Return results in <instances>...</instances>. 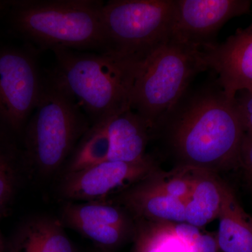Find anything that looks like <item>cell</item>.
Returning <instances> with one entry per match:
<instances>
[{
    "instance_id": "6da1fadb",
    "label": "cell",
    "mask_w": 252,
    "mask_h": 252,
    "mask_svg": "<svg viewBox=\"0 0 252 252\" xmlns=\"http://www.w3.org/2000/svg\"><path fill=\"white\" fill-rule=\"evenodd\" d=\"M177 165L216 173L238 165L245 130L234 99L207 86L185 94L156 130Z\"/></svg>"
},
{
    "instance_id": "7a4b0ae2",
    "label": "cell",
    "mask_w": 252,
    "mask_h": 252,
    "mask_svg": "<svg viewBox=\"0 0 252 252\" xmlns=\"http://www.w3.org/2000/svg\"><path fill=\"white\" fill-rule=\"evenodd\" d=\"M53 51L57 65L51 77L93 122L131 109L134 88L143 61L107 51Z\"/></svg>"
},
{
    "instance_id": "3957f363",
    "label": "cell",
    "mask_w": 252,
    "mask_h": 252,
    "mask_svg": "<svg viewBox=\"0 0 252 252\" xmlns=\"http://www.w3.org/2000/svg\"><path fill=\"white\" fill-rule=\"evenodd\" d=\"M94 0L9 1L13 29L42 49H105L102 10Z\"/></svg>"
},
{
    "instance_id": "277c9868",
    "label": "cell",
    "mask_w": 252,
    "mask_h": 252,
    "mask_svg": "<svg viewBox=\"0 0 252 252\" xmlns=\"http://www.w3.org/2000/svg\"><path fill=\"white\" fill-rule=\"evenodd\" d=\"M74 99L52 77L44 79L38 103L25 130L23 157L43 176L57 172L90 127Z\"/></svg>"
},
{
    "instance_id": "5b68a950",
    "label": "cell",
    "mask_w": 252,
    "mask_h": 252,
    "mask_svg": "<svg viewBox=\"0 0 252 252\" xmlns=\"http://www.w3.org/2000/svg\"><path fill=\"white\" fill-rule=\"evenodd\" d=\"M208 69L203 52L170 38L144 60L136 80L131 109L153 133L188 92L195 77Z\"/></svg>"
},
{
    "instance_id": "8992f818",
    "label": "cell",
    "mask_w": 252,
    "mask_h": 252,
    "mask_svg": "<svg viewBox=\"0 0 252 252\" xmlns=\"http://www.w3.org/2000/svg\"><path fill=\"white\" fill-rule=\"evenodd\" d=\"M175 0H112L104 3L105 49L143 61L171 37Z\"/></svg>"
},
{
    "instance_id": "52a82bcc",
    "label": "cell",
    "mask_w": 252,
    "mask_h": 252,
    "mask_svg": "<svg viewBox=\"0 0 252 252\" xmlns=\"http://www.w3.org/2000/svg\"><path fill=\"white\" fill-rule=\"evenodd\" d=\"M44 79L33 54L14 48L0 49V124L20 132L39 101Z\"/></svg>"
},
{
    "instance_id": "ba28073f",
    "label": "cell",
    "mask_w": 252,
    "mask_h": 252,
    "mask_svg": "<svg viewBox=\"0 0 252 252\" xmlns=\"http://www.w3.org/2000/svg\"><path fill=\"white\" fill-rule=\"evenodd\" d=\"M62 222L103 251L113 252L132 240L135 219L117 203L107 200L72 203L63 207Z\"/></svg>"
},
{
    "instance_id": "9c48e42d",
    "label": "cell",
    "mask_w": 252,
    "mask_h": 252,
    "mask_svg": "<svg viewBox=\"0 0 252 252\" xmlns=\"http://www.w3.org/2000/svg\"><path fill=\"white\" fill-rule=\"evenodd\" d=\"M247 0H175L171 39L204 51L227 21L248 13Z\"/></svg>"
},
{
    "instance_id": "30bf717a",
    "label": "cell",
    "mask_w": 252,
    "mask_h": 252,
    "mask_svg": "<svg viewBox=\"0 0 252 252\" xmlns=\"http://www.w3.org/2000/svg\"><path fill=\"white\" fill-rule=\"evenodd\" d=\"M157 168L149 156L135 162L106 160L90 168L64 175L61 194L69 202L107 200L110 194L119 193Z\"/></svg>"
},
{
    "instance_id": "8fae6325",
    "label": "cell",
    "mask_w": 252,
    "mask_h": 252,
    "mask_svg": "<svg viewBox=\"0 0 252 252\" xmlns=\"http://www.w3.org/2000/svg\"><path fill=\"white\" fill-rule=\"evenodd\" d=\"M203 52L207 68L216 72L217 83L229 98L241 91L252 92V23Z\"/></svg>"
},
{
    "instance_id": "7c38bea8",
    "label": "cell",
    "mask_w": 252,
    "mask_h": 252,
    "mask_svg": "<svg viewBox=\"0 0 252 252\" xmlns=\"http://www.w3.org/2000/svg\"><path fill=\"white\" fill-rule=\"evenodd\" d=\"M108 135L111 161L135 162L148 155L146 149L153 133L143 118L132 109L109 119Z\"/></svg>"
},
{
    "instance_id": "4fadbf2b",
    "label": "cell",
    "mask_w": 252,
    "mask_h": 252,
    "mask_svg": "<svg viewBox=\"0 0 252 252\" xmlns=\"http://www.w3.org/2000/svg\"><path fill=\"white\" fill-rule=\"evenodd\" d=\"M116 203L124 207L135 220L186 223L185 202L142 188L137 182L119 192Z\"/></svg>"
},
{
    "instance_id": "5bb4252c",
    "label": "cell",
    "mask_w": 252,
    "mask_h": 252,
    "mask_svg": "<svg viewBox=\"0 0 252 252\" xmlns=\"http://www.w3.org/2000/svg\"><path fill=\"white\" fill-rule=\"evenodd\" d=\"M10 252H75L62 220L46 215L30 217L18 226Z\"/></svg>"
},
{
    "instance_id": "9a60e30c",
    "label": "cell",
    "mask_w": 252,
    "mask_h": 252,
    "mask_svg": "<svg viewBox=\"0 0 252 252\" xmlns=\"http://www.w3.org/2000/svg\"><path fill=\"white\" fill-rule=\"evenodd\" d=\"M222 200L216 235L220 252H252V217L244 210L232 189L222 182Z\"/></svg>"
},
{
    "instance_id": "2e32d148",
    "label": "cell",
    "mask_w": 252,
    "mask_h": 252,
    "mask_svg": "<svg viewBox=\"0 0 252 252\" xmlns=\"http://www.w3.org/2000/svg\"><path fill=\"white\" fill-rule=\"evenodd\" d=\"M222 182L216 173L211 172H206L200 177L186 203V223L200 229L218 218L222 200Z\"/></svg>"
},
{
    "instance_id": "e0dca14e",
    "label": "cell",
    "mask_w": 252,
    "mask_h": 252,
    "mask_svg": "<svg viewBox=\"0 0 252 252\" xmlns=\"http://www.w3.org/2000/svg\"><path fill=\"white\" fill-rule=\"evenodd\" d=\"M110 118L93 123L69 156L64 175L90 168L108 160L110 142L107 126Z\"/></svg>"
},
{
    "instance_id": "ac0fdd59",
    "label": "cell",
    "mask_w": 252,
    "mask_h": 252,
    "mask_svg": "<svg viewBox=\"0 0 252 252\" xmlns=\"http://www.w3.org/2000/svg\"><path fill=\"white\" fill-rule=\"evenodd\" d=\"M135 221L132 252H188L189 245L176 233V223Z\"/></svg>"
},
{
    "instance_id": "d6986e66",
    "label": "cell",
    "mask_w": 252,
    "mask_h": 252,
    "mask_svg": "<svg viewBox=\"0 0 252 252\" xmlns=\"http://www.w3.org/2000/svg\"><path fill=\"white\" fill-rule=\"evenodd\" d=\"M14 151L0 141V218L9 207L16 189L17 168Z\"/></svg>"
},
{
    "instance_id": "ffe728a7",
    "label": "cell",
    "mask_w": 252,
    "mask_h": 252,
    "mask_svg": "<svg viewBox=\"0 0 252 252\" xmlns=\"http://www.w3.org/2000/svg\"><path fill=\"white\" fill-rule=\"evenodd\" d=\"M234 102L245 132H252V92H239L235 96Z\"/></svg>"
},
{
    "instance_id": "44dd1931",
    "label": "cell",
    "mask_w": 252,
    "mask_h": 252,
    "mask_svg": "<svg viewBox=\"0 0 252 252\" xmlns=\"http://www.w3.org/2000/svg\"><path fill=\"white\" fill-rule=\"evenodd\" d=\"M238 165L243 168L245 178L252 189V132L244 134L239 154Z\"/></svg>"
},
{
    "instance_id": "7402d4cb",
    "label": "cell",
    "mask_w": 252,
    "mask_h": 252,
    "mask_svg": "<svg viewBox=\"0 0 252 252\" xmlns=\"http://www.w3.org/2000/svg\"><path fill=\"white\" fill-rule=\"evenodd\" d=\"M188 252H220L216 235L202 233L189 245Z\"/></svg>"
},
{
    "instance_id": "603a6c76",
    "label": "cell",
    "mask_w": 252,
    "mask_h": 252,
    "mask_svg": "<svg viewBox=\"0 0 252 252\" xmlns=\"http://www.w3.org/2000/svg\"><path fill=\"white\" fill-rule=\"evenodd\" d=\"M9 7V1H0V14L6 11Z\"/></svg>"
},
{
    "instance_id": "cb8c5ba5",
    "label": "cell",
    "mask_w": 252,
    "mask_h": 252,
    "mask_svg": "<svg viewBox=\"0 0 252 252\" xmlns=\"http://www.w3.org/2000/svg\"><path fill=\"white\" fill-rule=\"evenodd\" d=\"M4 252V243H3L2 239H1V235H0V252Z\"/></svg>"
},
{
    "instance_id": "d4e9b609",
    "label": "cell",
    "mask_w": 252,
    "mask_h": 252,
    "mask_svg": "<svg viewBox=\"0 0 252 252\" xmlns=\"http://www.w3.org/2000/svg\"><path fill=\"white\" fill-rule=\"evenodd\" d=\"M96 252H106V251H103V250H99L98 251Z\"/></svg>"
}]
</instances>
